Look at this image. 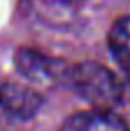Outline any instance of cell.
I'll return each instance as SVG.
<instances>
[{
	"instance_id": "obj_1",
	"label": "cell",
	"mask_w": 130,
	"mask_h": 131,
	"mask_svg": "<svg viewBox=\"0 0 130 131\" xmlns=\"http://www.w3.org/2000/svg\"><path fill=\"white\" fill-rule=\"evenodd\" d=\"M67 85L97 110H114L124 95L115 73L97 61H83L70 67Z\"/></svg>"
},
{
	"instance_id": "obj_2",
	"label": "cell",
	"mask_w": 130,
	"mask_h": 131,
	"mask_svg": "<svg viewBox=\"0 0 130 131\" xmlns=\"http://www.w3.org/2000/svg\"><path fill=\"white\" fill-rule=\"evenodd\" d=\"M15 70L27 80L33 83H65L67 85L68 71L67 67L60 60L50 58L32 48H18L13 55Z\"/></svg>"
},
{
	"instance_id": "obj_3",
	"label": "cell",
	"mask_w": 130,
	"mask_h": 131,
	"mask_svg": "<svg viewBox=\"0 0 130 131\" xmlns=\"http://www.w3.org/2000/svg\"><path fill=\"white\" fill-rule=\"evenodd\" d=\"M43 98L40 93L23 83H0V108L17 119H30L40 111Z\"/></svg>"
},
{
	"instance_id": "obj_4",
	"label": "cell",
	"mask_w": 130,
	"mask_h": 131,
	"mask_svg": "<svg viewBox=\"0 0 130 131\" xmlns=\"http://www.w3.org/2000/svg\"><path fill=\"white\" fill-rule=\"evenodd\" d=\"M60 131H130L125 121L112 110L92 108L70 115Z\"/></svg>"
},
{
	"instance_id": "obj_5",
	"label": "cell",
	"mask_w": 130,
	"mask_h": 131,
	"mask_svg": "<svg viewBox=\"0 0 130 131\" xmlns=\"http://www.w3.org/2000/svg\"><path fill=\"white\" fill-rule=\"evenodd\" d=\"M108 48L114 60L130 75V15L117 18L110 27Z\"/></svg>"
}]
</instances>
